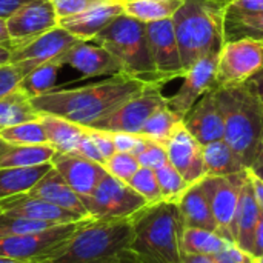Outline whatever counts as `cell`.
I'll return each instance as SVG.
<instances>
[{
	"label": "cell",
	"instance_id": "cell-1",
	"mask_svg": "<svg viewBox=\"0 0 263 263\" xmlns=\"http://www.w3.org/2000/svg\"><path fill=\"white\" fill-rule=\"evenodd\" d=\"M146 85V82L122 72L89 86L51 89L32 97L31 105L39 114H52L80 126L91 128L142 92Z\"/></svg>",
	"mask_w": 263,
	"mask_h": 263
},
{
	"label": "cell",
	"instance_id": "cell-14",
	"mask_svg": "<svg viewBox=\"0 0 263 263\" xmlns=\"http://www.w3.org/2000/svg\"><path fill=\"white\" fill-rule=\"evenodd\" d=\"M217 55L210 54L199 59L190 69H186L182 86L174 96L166 97V103L171 111H174L182 120L194 103L206 92L216 89V66Z\"/></svg>",
	"mask_w": 263,
	"mask_h": 263
},
{
	"label": "cell",
	"instance_id": "cell-41",
	"mask_svg": "<svg viewBox=\"0 0 263 263\" xmlns=\"http://www.w3.org/2000/svg\"><path fill=\"white\" fill-rule=\"evenodd\" d=\"M114 146L117 153H128L133 156H137L146 145L148 139L140 134H131V133H111Z\"/></svg>",
	"mask_w": 263,
	"mask_h": 263
},
{
	"label": "cell",
	"instance_id": "cell-16",
	"mask_svg": "<svg viewBox=\"0 0 263 263\" xmlns=\"http://www.w3.org/2000/svg\"><path fill=\"white\" fill-rule=\"evenodd\" d=\"M55 63L69 65L85 77H99V76H116L122 74V63L103 46L94 42L79 40L71 48H68Z\"/></svg>",
	"mask_w": 263,
	"mask_h": 263
},
{
	"label": "cell",
	"instance_id": "cell-52",
	"mask_svg": "<svg viewBox=\"0 0 263 263\" xmlns=\"http://www.w3.org/2000/svg\"><path fill=\"white\" fill-rule=\"evenodd\" d=\"M0 45H6L11 46V39L8 34V28H6V20L0 18Z\"/></svg>",
	"mask_w": 263,
	"mask_h": 263
},
{
	"label": "cell",
	"instance_id": "cell-54",
	"mask_svg": "<svg viewBox=\"0 0 263 263\" xmlns=\"http://www.w3.org/2000/svg\"><path fill=\"white\" fill-rule=\"evenodd\" d=\"M251 82L254 83V86H256V89H257V94H259L260 100L263 102V71L262 72H259L254 79H251Z\"/></svg>",
	"mask_w": 263,
	"mask_h": 263
},
{
	"label": "cell",
	"instance_id": "cell-39",
	"mask_svg": "<svg viewBox=\"0 0 263 263\" xmlns=\"http://www.w3.org/2000/svg\"><path fill=\"white\" fill-rule=\"evenodd\" d=\"M103 166L108 174L114 176L116 179L125 183H128L140 168L137 157L128 153H116L103 163Z\"/></svg>",
	"mask_w": 263,
	"mask_h": 263
},
{
	"label": "cell",
	"instance_id": "cell-31",
	"mask_svg": "<svg viewBox=\"0 0 263 263\" xmlns=\"http://www.w3.org/2000/svg\"><path fill=\"white\" fill-rule=\"evenodd\" d=\"M39 112L32 108L31 99L20 88L0 97V131L28 120L39 119Z\"/></svg>",
	"mask_w": 263,
	"mask_h": 263
},
{
	"label": "cell",
	"instance_id": "cell-11",
	"mask_svg": "<svg viewBox=\"0 0 263 263\" xmlns=\"http://www.w3.org/2000/svg\"><path fill=\"white\" fill-rule=\"evenodd\" d=\"M162 88L163 85L160 83H148L142 92L125 102L112 114L97 122L91 128L108 133L140 134V129L149 116L166 105V97L162 94Z\"/></svg>",
	"mask_w": 263,
	"mask_h": 263
},
{
	"label": "cell",
	"instance_id": "cell-45",
	"mask_svg": "<svg viewBox=\"0 0 263 263\" xmlns=\"http://www.w3.org/2000/svg\"><path fill=\"white\" fill-rule=\"evenodd\" d=\"M216 263H251L254 262V259L245 253L243 250H240L234 242L228 243L220 253H217L216 256H213Z\"/></svg>",
	"mask_w": 263,
	"mask_h": 263
},
{
	"label": "cell",
	"instance_id": "cell-4",
	"mask_svg": "<svg viewBox=\"0 0 263 263\" xmlns=\"http://www.w3.org/2000/svg\"><path fill=\"white\" fill-rule=\"evenodd\" d=\"M217 102L223 114V140L233 148L247 168H253L262 142L263 102L254 83L216 88Z\"/></svg>",
	"mask_w": 263,
	"mask_h": 263
},
{
	"label": "cell",
	"instance_id": "cell-51",
	"mask_svg": "<svg viewBox=\"0 0 263 263\" xmlns=\"http://www.w3.org/2000/svg\"><path fill=\"white\" fill-rule=\"evenodd\" d=\"M180 263H216L213 257L210 256H197V254H182V260Z\"/></svg>",
	"mask_w": 263,
	"mask_h": 263
},
{
	"label": "cell",
	"instance_id": "cell-18",
	"mask_svg": "<svg viewBox=\"0 0 263 263\" xmlns=\"http://www.w3.org/2000/svg\"><path fill=\"white\" fill-rule=\"evenodd\" d=\"M183 125L202 146L223 139V114L214 89L202 96L194 103V106L183 117Z\"/></svg>",
	"mask_w": 263,
	"mask_h": 263
},
{
	"label": "cell",
	"instance_id": "cell-12",
	"mask_svg": "<svg viewBox=\"0 0 263 263\" xmlns=\"http://www.w3.org/2000/svg\"><path fill=\"white\" fill-rule=\"evenodd\" d=\"M248 177V168L242 173L223 177H205L203 188L210 202L217 231L227 240H233V225L239 203V193L242 183Z\"/></svg>",
	"mask_w": 263,
	"mask_h": 263
},
{
	"label": "cell",
	"instance_id": "cell-5",
	"mask_svg": "<svg viewBox=\"0 0 263 263\" xmlns=\"http://www.w3.org/2000/svg\"><path fill=\"white\" fill-rule=\"evenodd\" d=\"M171 20L185 69H190L199 59L219 54L222 49L225 9L205 0H183Z\"/></svg>",
	"mask_w": 263,
	"mask_h": 263
},
{
	"label": "cell",
	"instance_id": "cell-32",
	"mask_svg": "<svg viewBox=\"0 0 263 263\" xmlns=\"http://www.w3.org/2000/svg\"><path fill=\"white\" fill-rule=\"evenodd\" d=\"M183 0H125V14L143 22H159L173 18Z\"/></svg>",
	"mask_w": 263,
	"mask_h": 263
},
{
	"label": "cell",
	"instance_id": "cell-60",
	"mask_svg": "<svg viewBox=\"0 0 263 263\" xmlns=\"http://www.w3.org/2000/svg\"><path fill=\"white\" fill-rule=\"evenodd\" d=\"M100 2H123V0H100Z\"/></svg>",
	"mask_w": 263,
	"mask_h": 263
},
{
	"label": "cell",
	"instance_id": "cell-35",
	"mask_svg": "<svg viewBox=\"0 0 263 263\" xmlns=\"http://www.w3.org/2000/svg\"><path fill=\"white\" fill-rule=\"evenodd\" d=\"M0 139L11 142V143H20V145H45V143H48L45 129L40 123V116H39V119L22 122V123H17V125L2 129Z\"/></svg>",
	"mask_w": 263,
	"mask_h": 263
},
{
	"label": "cell",
	"instance_id": "cell-57",
	"mask_svg": "<svg viewBox=\"0 0 263 263\" xmlns=\"http://www.w3.org/2000/svg\"><path fill=\"white\" fill-rule=\"evenodd\" d=\"M0 263H29V262H25V260H17V259H11V257L0 256Z\"/></svg>",
	"mask_w": 263,
	"mask_h": 263
},
{
	"label": "cell",
	"instance_id": "cell-42",
	"mask_svg": "<svg viewBox=\"0 0 263 263\" xmlns=\"http://www.w3.org/2000/svg\"><path fill=\"white\" fill-rule=\"evenodd\" d=\"M97 2L100 0H51L59 18L71 17L79 12H83L85 9L96 5Z\"/></svg>",
	"mask_w": 263,
	"mask_h": 263
},
{
	"label": "cell",
	"instance_id": "cell-38",
	"mask_svg": "<svg viewBox=\"0 0 263 263\" xmlns=\"http://www.w3.org/2000/svg\"><path fill=\"white\" fill-rule=\"evenodd\" d=\"M128 185H129L137 194H140L149 205H154V203H159V202L163 200L154 170L140 166L139 171H137V173L133 176V179L128 182Z\"/></svg>",
	"mask_w": 263,
	"mask_h": 263
},
{
	"label": "cell",
	"instance_id": "cell-36",
	"mask_svg": "<svg viewBox=\"0 0 263 263\" xmlns=\"http://www.w3.org/2000/svg\"><path fill=\"white\" fill-rule=\"evenodd\" d=\"M159 188L162 193L163 200L166 202H179L182 194L190 188V183L182 177V174L168 162L163 166L154 170Z\"/></svg>",
	"mask_w": 263,
	"mask_h": 263
},
{
	"label": "cell",
	"instance_id": "cell-53",
	"mask_svg": "<svg viewBox=\"0 0 263 263\" xmlns=\"http://www.w3.org/2000/svg\"><path fill=\"white\" fill-rule=\"evenodd\" d=\"M11 63V46L0 45V66Z\"/></svg>",
	"mask_w": 263,
	"mask_h": 263
},
{
	"label": "cell",
	"instance_id": "cell-46",
	"mask_svg": "<svg viewBox=\"0 0 263 263\" xmlns=\"http://www.w3.org/2000/svg\"><path fill=\"white\" fill-rule=\"evenodd\" d=\"M72 154H77V156L85 157V159H88V160L97 162V163H100V165L105 163V159H103L102 154L99 153V149H97V146L94 145L92 139L89 137L86 128H85V133H83V136H82V139H80V142H79V145H77V148H76V151H74Z\"/></svg>",
	"mask_w": 263,
	"mask_h": 263
},
{
	"label": "cell",
	"instance_id": "cell-30",
	"mask_svg": "<svg viewBox=\"0 0 263 263\" xmlns=\"http://www.w3.org/2000/svg\"><path fill=\"white\" fill-rule=\"evenodd\" d=\"M228 243L231 242L220 236L217 231L202 228H185L182 236V251L186 254L213 257L220 253Z\"/></svg>",
	"mask_w": 263,
	"mask_h": 263
},
{
	"label": "cell",
	"instance_id": "cell-34",
	"mask_svg": "<svg viewBox=\"0 0 263 263\" xmlns=\"http://www.w3.org/2000/svg\"><path fill=\"white\" fill-rule=\"evenodd\" d=\"M60 65L55 62H46L35 69H32L29 74H26L22 80L18 88L29 96V99L37 97L40 94H45L52 89L55 79H57V71Z\"/></svg>",
	"mask_w": 263,
	"mask_h": 263
},
{
	"label": "cell",
	"instance_id": "cell-37",
	"mask_svg": "<svg viewBox=\"0 0 263 263\" xmlns=\"http://www.w3.org/2000/svg\"><path fill=\"white\" fill-rule=\"evenodd\" d=\"M54 225L39 220H31L25 217L11 216L6 213H0V239L3 237H14V236H23L35 231L48 230Z\"/></svg>",
	"mask_w": 263,
	"mask_h": 263
},
{
	"label": "cell",
	"instance_id": "cell-59",
	"mask_svg": "<svg viewBox=\"0 0 263 263\" xmlns=\"http://www.w3.org/2000/svg\"><path fill=\"white\" fill-rule=\"evenodd\" d=\"M256 262H257V263H263V256H262V257H259V259H256Z\"/></svg>",
	"mask_w": 263,
	"mask_h": 263
},
{
	"label": "cell",
	"instance_id": "cell-26",
	"mask_svg": "<svg viewBox=\"0 0 263 263\" xmlns=\"http://www.w3.org/2000/svg\"><path fill=\"white\" fill-rule=\"evenodd\" d=\"M40 123L45 129L48 143L55 153L72 154L85 133V126L52 114H40Z\"/></svg>",
	"mask_w": 263,
	"mask_h": 263
},
{
	"label": "cell",
	"instance_id": "cell-19",
	"mask_svg": "<svg viewBox=\"0 0 263 263\" xmlns=\"http://www.w3.org/2000/svg\"><path fill=\"white\" fill-rule=\"evenodd\" d=\"M0 213H6V214L17 216V217H25L31 220L46 222L51 225L74 223V222H80L86 219L85 216L55 206L28 193H22V194L0 200Z\"/></svg>",
	"mask_w": 263,
	"mask_h": 263
},
{
	"label": "cell",
	"instance_id": "cell-58",
	"mask_svg": "<svg viewBox=\"0 0 263 263\" xmlns=\"http://www.w3.org/2000/svg\"><path fill=\"white\" fill-rule=\"evenodd\" d=\"M260 179H263V165H260V166H254V168H251Z\"/></svg>",
	"mask_w": 263,
	"mask_h": 263
},
{
	"label": "cell",
	"instance_id": "cell-27",
	"mask_svg": "<svg viewBox=\"0 0 263 263\" xmlns=\"http://www.w3.org/2000/svg\"><path fill=\"white\" fill-rule=\"evenodd\" d=\"M205 173L208 177H223L247 170L233 148L222 139L202 146Z\"/></svg>",
	"mask_w": 263,
	"mask_h": 263
},
{
	"label": "cell",
	"instance_id": "cell-50",
	"mask_svg": "<svg viewBox=\"0 0 263 263\" xmlns=\"http://www.w3.org/2000/svg\"><path fill=\"white\" fill-rule=\"evenodd\" d=\"M28 0H0V18H8Z\"/></svg>",
	"mask_w": 263,
	"mask_h": 263
},
{
	"label": "cell",
	"instance_id": "cell-2",
	"mask_svg": "<svg viewBox=\"0 0 263 263\" xmlns=\"http://www.w3.org/2000/svg\"><path fill=\"white\" fill-rule=\"evenodd\" d=\"M131 220L129 263H180L185 225L176 202L148 205Z\"/></svg>",
	"mask_w": 263,
	"mask_h": 263
},
{
	"label": "cell",
	"instance_id": "cell-40",
	"mask_svg": "<svg viewBox=\"0 0 263 263\" xmlns=\"http://www.w3.org/2000/svg\"><path fill=\"white\" fill-rule=\"evenodd\" d=\"M136 157H137V162L140 166L149 168V170H157V168L163 166L165 163H168V154H166L165 145L157 143L149 139H148L145 148Z\"/></svg>",
	"mask_w": 263,
	"mask_h": 263
},
{
	"label": "cell",
	"instance_id": "cell-10",
	"mask_svg": "<svg viewBox=\"0 0 263 263\" xmlns=\"http://www.w3.org/2000/svg\"><path fill=\"white\" fill-rule=\"evenodd\" d=\"M76 42H79L77 37L57 25L32 39L11 45V63L23 79L37 66L46 62H55Z\"/></svg>",
	"mask_w": 263,
	"mask_h": 263
},
{
	"label": "cell",
	"instance_id": "cell-49",
	"mask_svg": "<svg viewBox=\"0 0 263 263\" xmlns=\"http://www.w3.org/2000/svg\"><path fill=\"white\" fill-rule=\"evenodd\" d=\"M248 177H250V183L253 186L256 200L260 206V211L263 213V179H260L251 168H248Z\"/></svg>",
	"mask_w": 263,
	"mask_h": 263
},
{
	"label": "cell",
	"instance_id": "cell-13",
	"mask_svg": "<svg viewBox=\"0 0 263 263\" xmlns=\"http://www.w3.org/2000/svg\"><path fill=\"white\" fill-rule=\"evenodd\" d=\"M146 37L154 68L162 82L166 85L174 79L183 77L186 69L180 59L173 20L165 18L146 23Z\"/></svg>",
	"mask_w": 263,
	"mask_h": 263
},
{
	"label": "cell",
	"instance_id": "cell-33",
	"mask_svg": "<svg viewBox=\"0 0 263 263\" xmlns=\"http://www.w3.org/2000/svg\"><path fill=\"white\" fill-rule=\"evenodd\" d=\"M183 120L174 111H171L166 103L149 116V119L145 122V125L140 129V136L154 140L157 143L166 145V142L171 139V136L174 134V131L179 128Z\"/></svg>",
	"mask_w": 263,
	"mask_h": 263
},
{
	"label": "cell",
	"instance_id": "cell-7",
	"mask_svg": "<svg viewBox=\"0 0 263 263\" xmlns=\"http://www.w3.org/2000/svg\"><path fill=\"white\" fill-rule=\"evenodd\" d=\"M262 71L263 42L253 39L228 40L217 55L216 88L247 83Z\"/></svg>",
	"mask_w": 263,
	"mask_h": 263
},
{
	"label": "cell",
	"instance_id": "cell-15",
	"mask_svg": "<svg viewBox=\"0 0 263 263\" xmlns=\"http://www.w3.org/2000/svg\"><path fill=\"white\" fill-rule=\"evenodd\" d=\"M59 25L51 0H28L6 18L11 45L32 39Z\"/></svg>",
	"mask_w": 263,
	"mask_h": 263
},
{
	"label": "cell",
	"instance_id": "cell-6",
	"mask_svg": "<svg viewBox=\"0 0 263 263\" xmlns=\"http://www.w3.org/2000/svg\"><path fill=\"white\" fill-rule=\"evenodd\" d=\"M91 42L108 49L122 63L123 74L146 83L165 85L149 54L146 23L123 12L114 17Z\"/></svg>",
	"mask_w": 263,
	"mask_h": 263
},
{
	"label": "cell",
	"instance_id": "cell-44",
	"mask_svg": "<svg viewBox=\"0 0 263 263\" xmlns=\"http://www.w3.org/2000/svg\"><path fill=\"white\" fill-rule=\"evenodd\" d=\"M89 137L92 139L94 145L97 146L99 153L102 154V157L105 159V162L114 156L117 151H116V146H114V140H112V136L111 133L108 131H102V129H94V128H86Z\"/></svg>",
	"mask_w": 263,
	"mask_h": 263
},
{
	"label": "cell",
	"instance_id": "cell-24",
	"mask_svg": "<svg viewBox=\"0 0 263 263\" xmlns=\"http://www.w3.org/2000/svg\"><path fill=\"white\" fill-rule=\"evenodd\" d=\"M177 206L185 228H202L217 231V225L213 217L210 202L203 188V179L190 185V188L179 199Z\"/></svg>",
	"mask_w": 263,
	"mask_h": 263
},
{
	"label": "cell",
	"instance_id": "cell-55",
	"mask_svg": "<svg viewBox=\"0 0 263 263\" xmlns=\"http://www.w3.org/2000/svg\"><path fill=\"white\" fill-rule=\"evenodd\" d=\"M205 2H208V3H211V5H216V6L222 8V9H227L228 5L231 3V0H205Z\"/></svg>",
	"mask_w": 263,
	"mask_h": 263
},
{
	"label": "cell",
	"instance_id": "cell-43",
	"mask_svg": "<svg viewBox=\"0 0 263 263\" xmlns=\"http://www.w3.org/2000/svg\"><path fill=\"white\" fill-rule=\"evenodd\" d=\"M20 80L22 76L12 63L0 66V97H5L18 89Z\"/></svg>",
	"mask_w": 263,
	"mask_h": 263
},
{
	"label": "cell",
	"instance_id": "cell-8",
	"mask_svg": "<svg viewBox=\"0 0 263 263\" xmlns=\"http://www.w3.org/2000/svg\"><path fill=\"white\" fill-rule=\"evenodd\" d=\"M82 200L88 216L94 219H131L149 205L128 183L108 173L94 191Z\"/></svg>",
	"mask_w": 263,
	"mask_h": 263
},
{
	"label": "cell",
	"instance_id": "cell-17",
	"mask_svg": "<svg viewBox=\"0 0 263 263\" xmlns=\"http://www.w3.org/2000/svg\"><path fill=\"white\" fill-rule=\"evenodd\" d=\"M165 148L168 154V162L182 174V177L190 185L206 177L202 145L191 136L183 122L166 142Z\"/></svg>",
	"mask_w": 263,
	"mask_h": 263
},
{
	"label": "cell",
	"instance_id": "cell-47",
	"mask_svg": "<svg viewBox=\"0 0 263 263\" xmlns=\"http://www.w3.org/2000/svg\"><path fill=\"white\" fill-rule=\"evenodd\" d=\"M228 8L247 14L263 12V0H231Z\"/></svg>",
	"mask_w": 263,
	"mask_h": 263
},
{
	"label": "cell",
	"instance_id": "cell-48",
	"mask_svg": "<svg viewBox=\"0 0 263 263\" xmlns=\"http://www.w3.org/2000/svg\"><path fill=\"white\" fill-rule=\"evenodd\" d=\"M263 256V213L260 214V219L257 222L256 231H254V240H253V250H251V257L256 260Z\"/></svg>",
	"mask_w": 263,
	"mask_h": 263
},
{
	"label": "cell",
	"instance_id": "cell-3",
	"mask_svg": "<svg viewBox=\"0 0 263 263\" xmlns=\"http://www.w3.org/2000/svg\"><path fill=\"white\" fill-rule=\"evenodd\" d=\"M131 240V219L86 217L66 245L40 263H125Z\"/></svg>",
	"mask_w": 263,
	"mask_h": 263
},
{
	"label": "cell",
	"instance_id": "cell-9",
	"mask_svg": "<svg viewBox=\"0 0 263 263\" xmlns=\"http://www.w3.org/2000/svg\"><path fill=\"white\" fill-rule=\"evenodd\" d=\"M85 220V219H83ZM80 222L54 225L43 231H35L23 236L0 239V256L25 260L29 263H40L52 257L79 228Z\"/></svg>",
	"mask_w": 263,
	"mask_h": 263
},
{
	"label": "cell",
	"instance_id": "cell-29",
	"mask_svg": "<svg viewBox=\"0 0 263 263\" xmlns=\"http://www.w3.org/2000/svg\"><path fill=\"white\" fill-rule=\"evenodd\" d=\"M225 42L237 39H253L263 42V12H239L225 9Z\"/></svg>",
	"mask_w": 263,
	"mask_h": 263
},
{
	"label": "cell",
	"instance_id": "cell-23",
	"mask_svg": "<svg viewBox=\"0 0 263 263\" xmlns=\"http://www.w3.org/2000/svg\"><path fill=\"white\" fill-rule=\"evenodd\" d=\"M28 194L43 199L55 206H60L63 210L77 213L85 217L88 216V211L83 205L82 197L65 182V179L51 166V170L28 191Z\"/></svg>",
	"mask_w": 263,
	"mask_h": 263
},
{
	"label": "cell",
	"instance_id": "cell-25",
	"mask_svg": "<svg viewBox=\"0 0 263 263\" xmlns=\"http://www.w3.org/2000/svg\"><path fill=\"white\" fill-rule=\"evenodd\" d=\"M55 149L45 145H20L0 139V170L3 168H29L51 163Z\"/></svg>",
	"mask_w": 263,
	"mask_h": 263
},
{
	"label": "cell",
	"instance_id": "cell-20",
	"mask_svg": "<svg viewBox=\"0 0 263 263\" xmlns=\"http://www.w3.org/2000/svg\"><path fill=\"white\" fill-rule=\"evenodd\" d=\"M51 165L82 199L88 197L106 174L103 165L77 154L55 153Z\"/></svg>",
	"mask_w": 263,
	"mask_h": 263
},
{
	"label": "cell",
	"instance_id": "cell-21",
	"mask_svg": "<svg viewBox=\"0 0 263 263\" xmlns=\"http://www.w3.org/2000/svg\"><path fill=\"white\" fill-rule=\"evenodd\" d=\"M123 2H97L83 12L59 18V25L79 40L91 42L114 17L125 12Z\"/></svg>",
	"mask_w": 263,
	"mask_h": 263
},
{
	"label": "cell",
	"instance_id": "cell-28",
	"mask_svg": "<svg viewBox=\"0 0 263 263\" xmlns=\"http://www.w3.org/2000/svg\"><path fill=\"white\" fill-rule=\"evenodd\" d=\"M51 163L29 168H3L0 170V200L28 193L49 170Z\"/></svg>",
	"mask_w": 263,
	"mask_h": 263
},
{
	"label": "cell",
	"instance_id": "cell-22",
	"mask_svg": "<svg viewBox=\"0 0 263 263\" xmlns=\"http://www.w3.org/2000/svg\"><path fill=\"white\" fill-rule=\"evenodd\" d=\"M260 214L262 211L256 200L253 186L250 183V177H247L239 193V203H237V211L233 225V240L240 250H243L250 256L253 250L254 231L260 219Z\"/></svg>",
	"mask_w": 263,
	"mask_h": 263
},
{
	"label": "cell",
	"instance_id": "cell-56",
	"mask_svg": "<svg viewBox=\"0 0 263 263\" xmlns=\"http://www.w3.org/2000/svg\"><path fill=\"white\" fill-rule=\"evenodd\" d=\"M263 165V134H262V142H260V149H259V156H257V160L254 163V166H260ZM253 166V168H254Z\"/></svg>",
	"mask_w": 263,
	"mask_h": 263
},
{
	"label": "cell",
	"instance_id": "cell-61",
	"mask_svg": "<svg viewBox=\"0 0 263 263\" xmlns=\"http://www.w3.org/2000/svg\"><path fill=\"white\" fill-rule=\"evenodd\" d=\"M251 263H257V262H256V260H254V262H251Z\"/></svg>",
	"mask_w": 263,
	"mask_h": 263
}]
</instances>
